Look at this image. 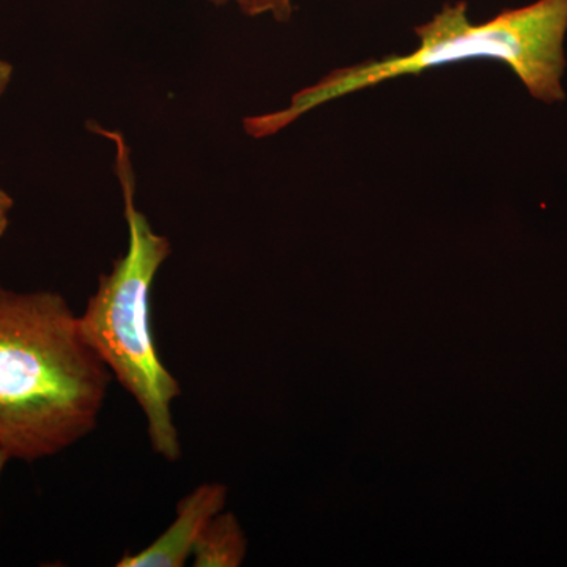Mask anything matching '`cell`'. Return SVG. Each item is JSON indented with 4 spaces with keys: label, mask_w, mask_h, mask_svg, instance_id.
<instances>
[{
    "label": "cell",
    "mask_w": 567,
    "mask_h": 567,
    "mask_svg": "<svg viewBox=\"0 0 567 567\" xmlns=\"http://www.w3.org/2000/svg\"><path fill=\"white\" fill-rule=\"evenodd\" d=\"M112 377L63 295L0 282V450L37 462L99 427Z\"/></svg>",
    "instance_id": "6da1fadb"
},
{
    "label": "cell",
    "mask_w": 567,
    "mask_h": 567,
    "mask_svg": "<svg viewBox=\"0 0 567 567\" xmlns=\"http://www.w3.org/2000/svg\"><path fill=\"white\" fill-rule=\"evenodd\" d=\"M420 47L405 55H386L331 71L290 100L281 111L244 121L245 133L265 140L282 132L308 112L363 89L406 74L465 61L505 63L524 82L529 95L547 104L563 102L566 70L567 0H537L475 24L468 3H446L431 21L415 29Z\"/></svg>",
    "instance_id": "7a4b0ae2"
},
{
    "label": "cell",
    "mask_w": 567,
    "mask_h": 567,
    "mask_svg": "<svg viewBox=\"0 0 567 567\" xmlns=\"http://www.w3.org/2000/svg\"><path fill=\"white\" fill-rule=\"evenodd\" d=\"M87 128L114 144V171L122 188L128 248L112 264L111 271L100 276L95 292L80 315L82 338L112 379L140 405L153 453L177 462L182 443L173 405L182 395V386L164 365L152 330L153 284L173 254V245L166 235L153 230L147 216L137 208L132 148L123 134L95 122H87Z\"/></svg>",
    "instance_id": "3957f363"
},
{
    "label": "cell",
    "mask_w": 567,
    "mask_h": 567,
    "mask_svg": "<svg viewBox=\"0 0 567 567\" xmlns=\"http://www.w3.org/2000/svg\"><path fill=\"white\" fill-rule=\"evenodd\" d=\"M229 488L205 483L183 496L175 507L173 524L136 554L123 555L117 567H183L193 558L194 547L208 522L226 509Z\"/></svg>",
    "instance_id": "277c9868"
},
{
    "label": "cell",
    "mask_w": 567,
    "mask_h": 567,
    "mask_svg": "<svg viewBox=\"0 0 567 567\" xmlns=\"http://www.w3.org/2000/svg\"><path fill=\"white\" fill-rule=\"evenodd\" d=\"M248 551L240 522L233 513L221 511L212 518L193 551L194 567H240Z\"/></svg>",
    "instance_id": "5b68a950"
},
{
    "label": "cell",
    "mask_w": 567,
    "mask_h": 567,
    "mask_svg": "<svg viewBox=\"0 0 567 567\" xmlns=\"http://www.w3.org/2000/svg\"><path fill=\"white\" fill-rule=\"evenodd\" d=\"M213 6H235L245 17H271L275 21H290L293 0H208Z\"/></svg>",
    "instance_id": "8992f818"
},
{
    "label": "cell",
    "mask_w": 567,
    "mask_h": 567,
    "mask_svg": "<svg viewBox=\"0 0 567 567\" xmlns=\"http://www.w3.org/2000/svg\"><path fill=\"white\" fill-rule=\"evenodd\" d=\"M14 200L6 189L0 186V240L10 227V215L13 210Z\"/></svg>",
    "instance_id": "52a82bcc"
},
{
    "label": "cell",
    "mask_w": 567,
    "mask_h": 567,
    "mask_svg": "<svg viewBox=\"0 0 567 567\" xmlns=\"http://www.w3.org/2000/svg\"><path fill=\"white\" fill-rule=\"evenodd\" d=\"M14 69L10 62L3 61L0 59V99L6 95V92L9 91L11 80H13Z\"/></svg>",
    "instance_id": "ba28073f"
},
{
    "label": "cell",
    "mask_w": 567,
    "mask_h": 567,
    "mask_svg": "<svg viewBox=\"0 0 567 567\" xmlns=\"http://www.w3.org/2000/svg\"><path fill=\"white\" fill-rule=\"evenodd\" d=\"M10 457L0 450V477H2L3 470H6L7 464H9Z\"/></svg>",
    "instance_id": "9c48e42d"
}]
</instances>
